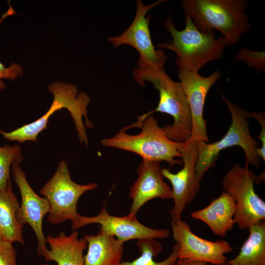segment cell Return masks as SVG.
Masks as SVG:
<instances>
[{
    "label": "cell",
    "mask_w": 265,
    "mask_h": 265,
    "mask_svg": "<svg viewBox=\"0 0 265 265\" xmlns=\"http://www.w3.org/2000/svg\"><path fill=\"white\" fill-rule=\"evenodd\" d=\"M221 94L231 113L232 123L226 134L219 140L211 143L197 141V159L195 170L200 181L205 173L215 165L220 152L234 146H238L243 149L245 165L250 163L258 168L260 163V158L256 153L259 144L250 134L245 111Z\"/></svg>",
    "instance_id": "5b68a950"
},
{
    "label": "cell",
    "mask_w": 265,
    "mask_h": 265,
    "mask_svg": "<svg viewBox=\"0 0 265 265\" xmlns=\"http://www.w3.org/2000/svg\"><path fill=\"white\" fill-rule=\"evenodd\" d=\"M3 240V238L2 237V235L0 232V242Z\"/></svg>",
    "instance_id": "83f0119b"
},
{
    "label": "cell",
    "mask_w": 265,
    "mask_h": 265,
    "mask_svg": "<svg viewBox=\"0 0 265 265\" xmlns=\"http://www.w3.org/2000/svg\"><path fill=\"white\" fill-rule=\"evenodd\" d=\"M50 246L40 255L47 261H53L57 265H84L83 252L87 242L79 238V232L74 230L69 235L61 231L57 236L48 235L46 238Z\"/></svg>",
    "instance_id": "2e32d148"
},
{
    "label": "cell",
    "mask_w": 265,
    "mask_h": 265,
    "mask_svg": "<svg viewBox=\"0 0 265 265\" xmlns=\"http://www.w3.org/2000/svg\"><path fill=\"white\" fill-rule=\"evenodd\" d=\"M11 168L21 196V204L17 212V217L21 224H28L33 230L38 241L37 252L40 256L42 251L47 248L42 223L44 217L50 211V205L45 197L40 196L32 189L19 163H14Z\"/></svg>",
    "instance_id": "5bb4252c"
},
{
    "label": "cell",
    "mask_w": 265,
    "mask_h": 265,
    "mask_svg": "<svg viewBox=\"0 0 265 265\" xmlns=\"http://www.w3.org/2000/svg\"><path fill=\"white\" fill-rule=\"evenodd\" d=\"M141 132L137 134H130L120 130L111 137L102 139V145L134 153L143 159L165 161L171 167L175 164L183 165L178 150L180 142L170 140L165 134L162 128L152 114L143 121Z\"/></svg>",
    "instance_id": "8992f818"
},
{
    "label": "cell",
    "mask_w": 265,
    "mask_h": 265,
    "mask_svg": "<svg viewBox=\"0 0 265 265\" xmlns=\"http://www.w3.org/2000/svg\"><path fill=\"white\" fill-rule=\"evenodd\" d=\"M220 76L219 71H215L207 77L202 76L196 72L178 71V77L191 114L192 132L189 138L191 140L209 141L207 123L203 117L205 102L209 90Z\"/></svg>",
    "instance_id": "4fadbf2b"
},
{
    "label": "cell",
    "mask_w": 265,
    "mask_h": 265,
    "mask_svg": "<svg viewBox=\"0 0 265 265\" xmlns=\"http://www.w3.org/2000/svg\"><path fill=\"white\" fill-rule=\"evenodd\" d=\"M97 186L94 183L80 185L74 182L71 178L67 163L62 160L53 176L40 191L50 205L48 222L53 225L68 220L73 222L80 214L77 206L79 198L84 193Z\"/></svg>",
    "instance_id": "ba28073f"
},
{
    "label": "cell",
    "mask_w": 265,
    "mask_h": 265,
    "mask_svg": "<svg viewBox=\"0 0 265 265\" xmlns=\"http://www.w3.org/2000/svg\"><path fill=\"white\" fill-rule=\"evenodd\" d=\"M135 81L144 86L146 81L151 82L159 93V102L156 108L137 116L134 123L120 130L140 128L144 120L157 112L164 113L173 118L172 125L162 128L166 136L171 140L185 143L191 137L192 118L190 107L181 82L172 80L164 69H155L146 66H137L132 70Z\"/></svg>",
    "instance_id": "6da1fadb"
},
{
    "label": "cell",
    "mask_w": 265,
    "mask_h": 265,
    "mask_svg": "<svg viewBox=\"0 0 265 265\" xmlns=\"http://www.w3.org/2000/svg\"><path fill=\"white\" fill-rule=\"evenodd\" d=\"M245 115L247 118L253 117L256 119L261 125V132L258 136V138L261 140L262 145L256 150L258 156L265 160V115L264 112H246Z\"/></svg>",
    "instance_id": "d4e9b609"
},
{
    "label": "cell",
    "mask_w": 265,
    "mask_h": 265,
    "mask_svg": "<svg viewBox=\"0 0 265 265\" xmlns=\"http://www.w3.org/2000/svg\"><path fill=\"white\" fill-rule=\"evenodd\" d=\"M237 61H243L249 67L254 69L256 74H259L265 70V52L256 51L241 47L233 63Z\"/></svg>",
    "instance_id": "603a6c76"
},
{
    "label": "cell",
    "mask_w": 265,
    "mask_h": 265,
    "mask_svg": "<svg viewBox=\"0 0 265 265\" xmlns=\"http://www.w3.org/2000/svg\"><path fill=\"white\" fill-rule=\"evenodd\" d=\"M185 27L179 30L169 14L165 27L172 39L159 43L157 48L168 49L176 54L178 70L198 72L208 62L222 57L228 44L222 35L215 38L214 30L202 32L188 16L185 15Z\"/></svg>",
    "instance_id": "7a4b0ae2"
},
{
    "label": "cell",
    "mask_w": 265,
    "mask_h": 265,
    "mask_svg": "<svg viewBox=\"0 0 265 265\" xmlns=\"http://www.w3.org/2000/svg\"><path fill=\"white\" fill-rule=\"evenodd\" d=\"M136 215L129 213L124 216L112 215L104 205L96 216L87 217L79 214L72 223L71 228L74 230L88 224H98L99 231L113 236L123 243L132 239H164L169 236L168 230L147 227L137 220Z\"/></svg>",
    "instance_id": "8fae6325"
},
{
    "label": "cell",
    "mask_w": 265,
    "mask_h": 265,
    "mask_svg": "<svg viewBox=\"0 0 265 265\" xmlns=\"http://www.w3.org/2000/svg\"><path fill=\"white\" fill-rule=\"evenodd\" d=\"M237 205L234 198L225 191L205 208L190 213V216L206 224L217 236L224 237L234 226Z\"/></svg>",
    "instance_id": "e0dca14e"
},
{
    "label": "cell",
    "mask_w": 265,
    "mask_h": 265,
    "mask_svg": "<svg viewBox=\"0 0 265 265\" xmlns=\"http://www.w3.org/2000/svg\"><path fill=\"white\" fill-rule=\"evenodd\" d=\"M160 161L142 159L137 168L138 177L132 185L129 213L136 214L146 202L156 198L172 199V190L163 180Z\"/></svg>",
    "instance_id": "9a60e30c"
},
{
    "label": "cell",
    "mask_w": 265,
    "mask_h": 265,
    "mask_svg": "<svg viewBox=\"0 0 265 265\" xmlns=\"http://www.w3.org/2000/svg\"><path fill=\"white\" fill-rule=\"evenodd\" d=\"M185 15L201 32L219 31L228 46L238 43L251 28L245 0H182Z\"/></svg>",
    "instance_id": "3957f363"
},
{
    "label": "cell",
    "mask_w": 265,
    "mask_h": 265,
    "mask_svg": "<svg viewBox=\"0 0 265 265\" xmlns=\"http://www.w3.org/2000/svg\"><path fill=\"white\" fill-rule=\"evenodd\" d=\"M141 255L132 262H121L119 265H176L178 259L179 244L176 242L170 255L164 260L157 262L154 257L162 250L160 243L155 239H139L136 243Z\"/></svg>",
    "instance_id": "44dd1931"
},
{
    "label": "cell",
    "mask_w": 265,
    "mask_h": 265,
    "mask_svg": "<svg viewBox=\"0 0 265 265\" xmlns=\"http://www.w3.org/2000/svg\"><path fill=\"white\" fill-rule=\"evenodd\" d=\"M178 149L182 154L183 167L176 173L166 168L161 169L163 177L172 185L174 205L169 213L173 221L181 220L183 211L193 201L201 187V181L197 179L195 170L197 141L189 139L185 143H179Z\"/></svg>",
    "instance_id": "30bf717a"
},
{
    "label": "cell",
    "mask_w": 265,
    "mask_h": 265,
    "mask_svg": "<svg viewBox=\"0 0 265 265\" xmlns=\"http://www.w3.org/2000/svg\"><path fill=\"white\" fill-rule=\"evenodd\" d=\"M177 265H207V263L205 262L190 261L186 260H178L177 262Z\"/></svg>",
    "instance_id": "4316f807"
},
{
    "label": "cell",
    "mask_w": 265,
    "mask_h": 265,
    "mask_svg": "<svg viewBox=\"0 0 265 265\" xmlns=\"http://www.w3.org/2000/svg\"><path fill=\"white\" fill-rule=\"evenodd\" d=\"M88 250L83 256L84 265H119L123 254V244L115 237L100 231L85 235Z\"/></svg>",
    "instance_id": "ac0fdd59"
},
{
    "label": "cell",
    "mask_w": 265,
    "mask_h": 265,
    "mask_svg": "<svg viewBox=\"0 0 265 265\" xmlns=\"http://www.w3.org/2000/svg\"><path fill=\"white\" fill-rule=\"evenodd\" d=\"M238 254L226 263L230 265H265V222L252 225Z\"/></svg>",
    "instance_id": "ffe728a7"
},
{
    "label": "cell",
    "mask_w": 265,
    "mask_h": 265,
    "mask_svg": "<svg viewBox=\"0 0 265 265\" xmlns=\"http://www.w3.org/2000/svg\"><path fill=\"white\" fill-rule=\"evenodd\" d=\"M263 176H256L248 166L235 163L223 177L222 188L235 200L234 221L240 230L265 221V202L254 189L255 183L263 181Z\"/></svg>",
    "instance_id": "52a82bcc"
},
{
    "label": "cell",
    "mask_w": 265,
    "mask_h": 265,
    "mask_svg": "<svg viewBox=\"0 0 265 265\" xmlns=\"http://www.w3.org/2000/svg\"><path fill=\"white\" fill-rule=\"evenodd\" d=\"M23 72L22 66L12 62L8 67L0 61V91L6 87V84L1 80L2 79L13 80L20 76Z\"/></svg>",
    "instance_id": "484cf974"
},
{
    "label": "cell",
    "mask_w": 265,
    "mask_h": 265,
    "mask_svg": "<svg viewBox=\"0 0 265 265\" xmlns=\"http://www.w3.org/2000/svg\"><path fill=\"white\" fill-rule=\"evenodd\" d=\"M20 206L10 181L5 189L0 190V232L3 240L24 244V225L20 223L17 217Z\"/></svg>",
    "instance_id": "d6986e66"
},
{
    "label": "cell",
    "mask_w": 265,
    "mask_h": 265,
    "mask_svg": "<svg viewBox=\"0 0 265 265\" xmlns=\"http://www.w3.org/2000/svg\"><path fill=\"white\" fill-rule=\"evenodd\" d=\"M17 251L13 243L3 240L0 242V265H17Z\"/></svg>",
    "instance_id": "cb8c5ba5"
},
{
    "label": "cell",
    "mask_w": 265,
    "mask_h": 265,
    "mask_svg": "<svg viewBox=\"0 0 265 265\" xmlns=\"http://www.w3.org/2000/svg\"><path fill=\"white\" fill-rule=\"evenodd\" d=\"M174 240L179 244L178 260H186L222 265L226 263L225 254L233 249L228 242L221 240L210 241L191 232L189 225L182 220L171 221Z\"/></svg>",
    "instance_id": "7c38bea8"
},
{
    "label": "cell",
    "mask_w": 265,
    "mask_h": 265,
    "mask_svg": "<svg viewBox=\"0 0 265 265\" xmlns=\"http://www.w3.org/2000/svg\"><path fill=\"white\" fill-rule=\"evenodd\" d=\"M23 158L18 145L0 146V190L5 189L9 182L10 168L14 163H20Z\"/></svg>",
    "instance_id": "7402d4cb"
},
{
    "label": "cell",
    "mask_w": 265,
    "mask_h": 265,
    "mask_svg": "<svg viewBox=\"0 0 265 265\" xmlns=\"http://www.w3.org/2000/svg\"><path fill=\"white\" fill-rule=\"evenodd\" d=\"M166 1L159 0L146 5L142 0H137L135 15L129 27L120 35L107 39L114 48L123 45L134 48L139 54L137 61L139 66L159 70L164 68L167 57L163 51L157 50L154 47L149 29L150 15H146L151 9Z\"/></svg>",
    "instance_id": "9c48e42d"
},
{
    "label": "cell",
    "mask_w": 265,
    "mask_h": 265,
    "mask_svg": "<svg viewBox=\"0 0 265 265\" xmlns=\"http://www.w3.org/2000/svg\"><path fill=\"white\" fill-rule=\"evenodd\" d=\"M222 265H230L228 264H227V263H225L224 264Z\"/></svg>",
    "instance_id": "f1b7e54d"
},
{
    "label": "cell",
    "mask_w": 265,
    "mask_h": 265,
    "mask_svg": "<svg viewBox=\"0 0 265 265\" xmlns=\"http://www.w3.org/2000/svg\"><path fill=\"white\" fill-rule=\"evenodd\" d=\"M43 265H50L48 264H44Z\"/></svg>",
    "instance_id": "f546056e"
},
{
    "label": "cell",
    "mask_w": 265,
    "mask_h": 265,
    "mask_svg": "<svg viewBox=\"0 0 265 265\" xmlns=\"http://www.w3.org/2000/svg\"><path fill=\"white\" fill-rule=\"evenodd\" d=\"M48 90L53 94L52 104L41 117L28 124L25 125L11 132H4L0 130L5 139L17 141L22 143L26 141H37L39 133L47 128L49 118L55 111L62 108L67 109L73 119L78 136L80 142L88 145V139L86 127L82 117L85 118V125L93 128V124L87 118V106L90 102V97L85 92L78 93V88L75 84L56 81L48 86Z\"/></svg>",
    "instance_id": "277c9868"
}]
</instances>
